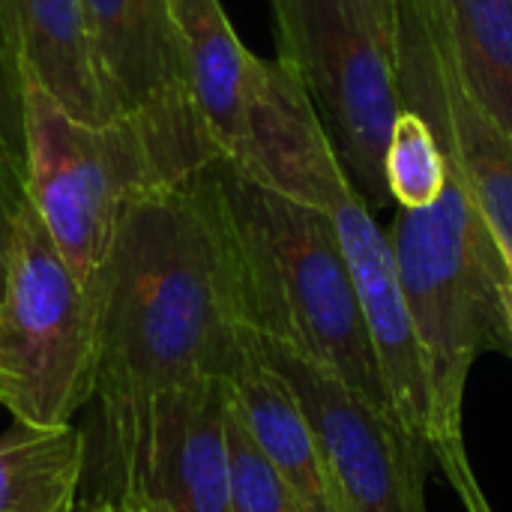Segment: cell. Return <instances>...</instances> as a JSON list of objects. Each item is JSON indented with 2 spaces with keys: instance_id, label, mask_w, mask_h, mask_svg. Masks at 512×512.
<instances>
[{
  "instance_id": "cell-1",
  "label": "cell",
  "mask_w": 512,
  "mask_h": 512,
  "mask_svg": "<svg viewBox=\"0 0 512 512\" xmlns=\"http://www.w3.org/2000/svg\"><path fill=\"white\" fill-rule=\"evenodd\" d=\"M96 294V399L108 492H132L153 402L177 387L231 378L243 318L213 162L126 204Z\"/></svg>"
},
{
  "instance_id": "cell-2",
  "label": "cell",
  "mask_w": 512,
  "mask_h": 512,
  "mask_svg": "<svg viewBox=\"0 0 512 512\" xmlns=\"http://www.w3.org/2000/svg\"><path fill=\"white\" fill-rule=\"evenodd\" d=\"M213 174L231 237L243 327L330 372L396 420L351 270L327 216L255 180L225 156L213 162Z\"/></svg>"
},
{
  "instance_id": "cell-3",
  "label": "cell",
  "mask_w": 512,
  "mask_h": 512,
  "mask_svg": "<svg viewBox=\"0 0 512 512\" xmlns=\"http://www.w3.org/2000/svg\"><path fill=\"white\" fill-rule=\"evenodd\" d=\"M255 180L327 216L351 270L381 381L396 420L429 447L432 393L390 237L351 183L306 93L279 60H261L249 105V138L234 162Z\"/></svg>"
},
{
  "instance_id": "cell-4",
  "label": "cell",
  "mask_w": 512,
  "mask_h": 512,
  "mask_svg": "<svg viewBox=\"0 0 512 512\" xmlns=\"http://www.w3.org/2000/svg\"><path fill=\"white\" fill-rule=\"evenodd\" d=\"M21 99L27 195L84 288H93L129 201L222 156L195 102L87 123L30 75H21Z\"/></svg>"
},
{
  "instance_id": "cell-5",
  "label": "cell",
  "mask_w": 512,
  "mask_h": 512,
  "mask_svg": "<svg viewBox=\"0 0 512 512\" xmlns=\"http://www.w3.org/2000/svg\"><path fill=\"white\" fill-rule=\"evenodd\" d=\"M447 180L435 204L396 207L390 243L423 348L432 393L429 453L462 444V402L474 360L512 351L504 285L510 261L489 228L465 171L444 156Z\"/></svg>"
},
{
  "instance_id": "cell-6",
  "label": "cell",
  "mask_w": 512,
  "mask_h": 512,
  "mask_svg": "<svg viewBox=\"0 0 512 512\" xmlns=\"http://www.w3.org/2000/svg\"><path fill=\"white\" fill-rule=\"evenodd\" d=\"M279 63L306 93L372 210L390 207L387 144L402 102L396 0H273Z\"/></svg>"
},
{
  "instance_id": "cell-7",
  "label": "cell",
  "mask_w": 512,
  "mask_h": 512,
  "mask_svg": "<svg viewBox=\"0 0 512 512\" xmlns=\"http://www.w3.org/2000/svg\"><path fill=\"white\" fill-rule=\"evenodd\" d=\"M3 408L21 426H63L96 393V294L54 246L30 195L0 303Z\"/></svg>"
},
{
  "instance_id": "cell-8",
  "label": "cell",
  "mask_w": 512,
  "mask_h": 512,
  "mask_svg": "<svg viewBox=\"0 0 512 512\" xmlns=\"http://www.w3.org/2000/svg\"><path fill=\"white\" fill-rule=\"evenodd\" d=\"M249 336L312 423L336 512H426L423 441L330 372L252 330Z\"/></svg>"
},
{
  "instance_id": "cell-9",
  "label": "cell",
  "mask_w": 512,
  "mask_h": 512,
  "mask_svg": "<svg viewBox=\"0 0 512 512\" xmlns=\"http://www.w3.org/2000/svg\"><path fill=\"white\" fill-rule=\"evenodd\" d=\"M396 9L402 102L432 126L441 153L465 171L512 267V138L462 75L444 0H396Z\"/></svg>"
},
{
  "instance_id": "cell-10",
  "label": "cell",
  "mask_w": 512,
  "mask_h": 512,
  "mask_svg": "<svg viewBox=\"0 0 512 512\" xmlns=\"http://www.w3.org/2000/svg\"><path fill=\"white\" fill-rule=\"evenodd\" d=\"M228 378H207L162 393L132 492L138 510L231 512Z\"/></svg>"
},
{
  "instance_id": "cell-11",
  "label": "cell",
  "mask_w": 512,
  "mask_h": 512,
  "mask_svg": "<svg viewBox=\"0 0 512 512\" xmlns=\"http://www.w3.org/2000/svg\"><path fill=\"white\" fill-rule=\"evenodd\" d=\"M81 3L99 84L114 117L195 102L168 0Z\"/></svg>"
},
{
  "instance_id": "cell-12",
  "label": "cell",
  "mask_w": 512,
  "mask_h": 512,
  "mask_svg": "<svg viewBox=\"0 0 512 512\" xmlns=\"http://www.w3.org/2000/svg\"><path fill=\"white\" fill-rule=\"evenodd\" d=\"M192 99L219 144L237 162L249 138V105L261 57L234 33L219 0H168Z\"/></svg>"
},
{
  "instance_id": "cell-13",
  "label": "cell",
  "mask_w": 512,
  "mask_h": 512,
  "mask_svg": "<svg viewBox=\"0 0 512 512\" xmlns=\"http://www.w3.org/2000/svg\"><path fill=\"white\" fill-rule=\"evenodd\" d=\"M0 33L18 72L39 81L69 114L87 123L114 120L81 0H0Z\"/></svg>"
},
{
  "instance_id": "cell-14",
  "label": "cell",
  "mask_w": 512,
  "mask_h": 512,
  "mask_svg": "<svg viewBox=\"0 0 512 512\" xmlns=\"http://www.w3.org/2000/svg\"><path fill=\"white\" fill-rule=\"evenodd\" d=\"M228 387L249 438L291 486L306 512H336L312 423L291 384L258 354L246 327L243 354Z\"/></svg>"
},
{
  "instance_id": "cell-15",
  "label": "cell",
  "mask_w": 512,
  "mask_h": 512,
  "mask_svg": "<svg viewBox=\"0 0 512 512\" xmlns=\"http://www.w3.org/2000/svg\"><path fill=\"white\" fill-rule=\"evenodd\" d=\"M87 465L78 426H21L0 438V512H72Z\"/></svg>"
},
{
  "instance_id": "cell-16",
  "label": "cell",
  "mask_w": 512,
  "mask_h": 512,
  "mask_svg": "<svg viewBox=\"0 0 512 512\" xmlns=\"http://www.w3.org/2000/svg\"><path fill=\"white\" fill-rule=\"evenodd\" d=\"M444 9L468 87L512 138V0H444Z\"/></svg>"
},
{
  "instance_id": "cell-17",
  "label": "cell",
  "mask_w": 512,
  "mask_h": 512,
  "mask_svg": "<svg viewBox=\"0 0 512 512\" xmlns=\"http://www.w3.org/2000/svg\"><path fill=\"white\" fill-rule=\"evenodd\" d=\"M384 171L393 204L405 210L435 204L444 189L447 165L438 138L432 126L411 108H402L393 123Z\"/></svg>"
},
{
  "instance_id": "cell-18",
  "label": "cell",
  "mask_w": 512,
  "mask_h": 512,
  "mask_svg": "<svg viewBox=\"0 0 512 512\" xmlns=\"http://www.w3.org/2000/svg\"><path fill=\"white\" fill-rule=\"evenodd\" d=\"M231 390V387H228ZM228 453H231V512H306L291 486L276 474L249 438L234 402L228 399Z\"/></svg>"
},
{
  "instance_id": "cell-19",
  "label": "cell",
  "mask_w": 512,
  "mask_h": 512,
  "mask_svg": "<svg viewBox=\"0 0 512 512\" xmlns=\"http://www.w3.org/2000/svg\"><path fill=\"white\" fill-rule=\"evenodd\" d=\"M24 201H27L24 165L6 147H0V303L6 297V285H9L15 228H18V216H21Z\"/></svg>"
},
{
  "instance_id": "cell-20",
  "label": "cell",
  "mask_w": 512,
  "mask_h": 512,
  "mask_svg": "<svg viewBox=\"0 0 512 512\" xmlns=\"http://www.w3.org/2000/svg\"><path fill=\"white\" fill-rule=\"evenodd\" d=\"M0 147L24 165V99L21 72L0 33Z\"/></svg>"
},
{
  "instance_id": "cell-21",
  "label": "cell",
  "mask_w": 512,
  "mask_h": 512,
  "mask_svg": "<svg viewBox=\"0 0 512 512\" xmlns=\"http://www.w3.org/2000/svg\"><path fill=\"white\" fill-rule=\"evenodd\" d=\"M72 512H141V510H138L135 504H129V501H123V498L111 495V492H102V495H96V498L78 501Z\"/></svg>"
},
{
  "instance_id": "cell-22",
  "label": "cell",
  "mask_w": 512,
  "mask_h": 512,
  "mask_svg": "<svg viewBox=\"0 0 512 512\" xmlns=\"http://www.w3.org/2000/svg\"><path fill=\"white\" fill-rule=\"evenodd\" d=\"M504 315H507V330H510V342H512V273H510V282L504 285Z\"/></svg>"
},
{
  "instance_id": "cell-23",
  "label": "cell",
  "mask_w": 512,
  "mask_h": 512,
  "mask_svg": "<svg viewBox=\"0 0 512 512\" xmlns=\"http://www.w3.org/2000/svg\"><path fill=\"white\" fill-rule=\"evenodd\" d=\"M6 393H9V387H6V381H3V375H0V405H3V399H6Z\"/></svg>"
},
{
  "instance_id": "cell-24",
  "label": "cell",
  "mask_w": 512,
  "mask_h": 512,
  "mask_svg": "<svg viewBox=\"0 0 512 512\" xmlns=\"http://www.w3.org/2000/svg\"><path fill=\"white\" fill-rule=\"evenodd\" d=\"M141 512H159V510H147V507H144V510H141Z\"/></svg>"
}]
</instances>
